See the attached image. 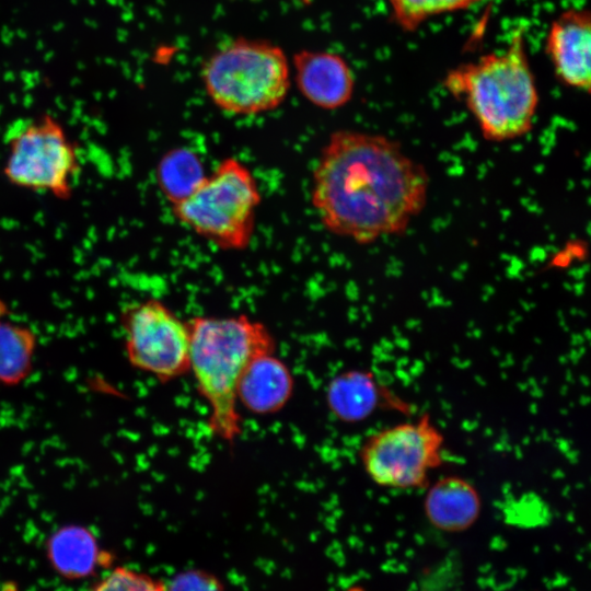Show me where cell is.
I'll return each instance as SVG.
<instances>
[{"label": "cell", "instance_id": "cell-3", "mask_svg": "<svg viewBox=\"0 0 591 591\" xmlns=\"http://www.w3.org/2000/svg\"><path fill=\"white\" fill-rule=\"evenodd\" d=\"M442 84L465 104L487 141L514 140L533 129L540 95L523 26L512 33L503 50L450 69Z\"/></svg>", "mask_w": 591, "mask_h": 591}, {"label": "cell", "instance_id": "cell-2", "mask_svg": "<svg viewBox=\"0 0 591 591\" xmlns=\"http://www.w3.org/2000/svg\"><path fill=\"white\" fill-rule=\"evenodd\" d=\"M190 333L189 371L208 406L207 428L233 445L242 432L237 385L250 361L276 351V340L260 321L245 314L194 316Z\"/></svg>", "mask_w": 591, "mask_h": 591}, {"label": "cell", "instance_id": "cell-16", "mask_svg": "<svg viewBox=\"0 0 591 591\" xmlns=\"http://www.w3.org/2000/svg\"><path fill=\"white\" fill-rule=\"evenodd\" d=\"M206 175L200 157L187 147L170 149L155 167L157 185L170 205L187 197Z\"/></svg>", "mask_w": 591, "mask_h": 591}, {"label": "cell", "instance_id": "cell-17", "mask_svg": "<svg viewBox=\"0 0 591 591\" xmlns=\"http://www.w3.org/2000/svg\"><path fill=\"white\" fill-rule=\"evenodd\" d=\"M483 0H389L391 19L403 32H415L430 18L465 10Z\"/></svg>", "mask_w": 591, "mask_h": 591}, {"label": "cell", "instance_id": "cell-15", "mask_svg": "<svg viewBox=\"0 0 591 591\" xmlns=\"http://www.w3.org/2000/svg\"><path fill=\"white\" fill-rule=\"evenodd\" d=\"M36 344L32 328L10 318L0 301V385H18L30 375Z\"/></svg>", "mask_w": 591, "mask_h": 591}, {"label": "cell", "instance_id": "cell-20", "mask_svg": "<svg viewBox=\"0 0 591 591\" xmlns=\"http://www.w3.org/2000/svg\"><path fill=\"white\" fill-rule=\"evenodd\" d=\"M301 1H303L304 3H309L311 0H301Z\"/></svg>", "mask_w": 591, "mask_h": 591}, {"label": "cell", "instance_id": "cell-5", "mask_svg": "<svg viewBox=\"0 0 591 591\" xmlns=\"http://www.w3.org/2000/svg\"><path fill=\"white\" fill-rule=\"evenodd\" d=\"M260 204L262 192L252 170L228 157L171 209L182 225L213 246L240 252L251 245Z\"/></svg>", "mask_w": 591, "mask_h": 591}, {"label": "cell", "instance_id": "cell-7", "mask_svg": "<svg viewBox=\"0 0 591 591\" xmlns=\"http://www.w3.org/2000/svg\"><path fill=\"white\" fill-rule=\"evenodd\" d=\"M444 436L428 413L369 434L359 450L366 475L392 490L425 489L443 465Z\"/></svg>", "mask_w": 591, "mask_h": 591}, {"label": "cell", "instance_id": "cell-11", "mask_svg": "<svg viewBox=\"0 0 591 591\" xmlns=\"http://www.w3.org/2000/svg\"><path fill=\"white\" fill-rule=\"evenodd\" d=\"M290 65L298 91L313 106L336 111L351 101L355 76L338 53L303 48L294 53Z\"/></svg>", "mask_w": 591, "mask_h": 591}, {"label": "cell", "instance_id": "cell-12", "mask_svg": "<svg viewBox=\"0 0 591 591\" xmlns=\"http://www.w3.org/2000/svg\"><path fill=\"white\" fill-rule=\"evenodd\" d=\"M294 379L287 363L276 351L254 357L237 385V404L247 412L267 416L281 410L291 399Z\"/></svg>", "mask_w": 591, "mask_h": 591}, {"label": "cell", "instance_id": "cell-8", "mask_svg": "<svg viewBox=\"0 0 591 591\" xmlns=\"http://www.w3.org/2000/svg\"><path fill=\"white\" fill-rule=\"evenodd\" d=\"M120 326L127 359L134 368L161 383L188 373V323L163 301L150 298L125 305Z\"/></svg>", "mask_w": 591, "mask_h": 591}, {"label": "cell", "instance_id": "cell-6", "mask_svg": "<svg viewBox=\"0 0 591 591\" xmlns=\"http://www.w3.org/2000/svg\"><path fill=\"white\" fill-rule=\"evenodd\" d=\"M3 175L20 188L67 200L81 171L79 150L51 115L13 121L7 129Z\"/></svg>", "mask_w": 591, "mask_h": 591}, {"label": "cell", "instance_id": "cell-18", "mask_svg": "<svg viewBox=\"0 0 591 591\" xmlns=\"http://www.w3.org/2000/svg\"><path fill=\"white\" fill-rule=\"evenodd\" d=\"M91 591H167L166 586L136 569L118 566L97 581Z\"/></svg>", "mask_w": 591, "mask_h": 591}, {"label": "cell", "instance_id": "cell-14", "mask_svg": "<svg viewBox=\"0 0 591 591\" xmlns=\"http://www.w3.org/2000/svg\"><path fill=\"white\" fill-rule=\"evenodd\" d=\"M104 553L94 534L82 525H65L48 538L47 557L53 568L71 580L91 576L102 564Z\"/></svg>", "mask_w": 591, "mask_h": 591}, {"label": "cell", "instance_id": "cell-9", "mask_svg": "<svg viewBox=\"0 0 591 591\" xmlns=\"http://www.w3.org/2000/svg\"><path fill=\"white\" fill-rule=\"evenodd\" d=\"M329 413L344 424H359L381 410L412 414V405L367 369L336 374L325 389Z\"/></svg>", "mask_w": 591, "mask_h": 591}, {"label": "cell", "instance_id": "cell-13", "mask_svg": "<svg viewBox=\"0 0 591 591\" xmlns=\"http://www.w3.org/2000/svg\"><path fill=\"white\" fill-rule=\"evenodd\" d=\"M425 490L424 512L437 530L445 533L464 532L479 519L482 496L467 478L459 475L441 476L430 482Z\"/></svg>", "mask_w": 591, "mask_h": 591}, {"label": "cell", "instance_id": "cell-19", "mask_svg": "<svg viewBox=\"0 0 591 591\" xmlns=\"http://www.w3.org/2000/svg\"><path fill=\"white\" fill-rule=\"evenodd\" d=\"M167 591H223L220 581L212 575L198 569L178 573L166 586Z\"/></svg>", "mask_w": 591, "mask_h": 591}, {"label": "cell", "instance_id": "cell-10", "mask_svg": "<svg viewBox=\"0 0 591 591\" xmlns=\"http://www.w3.org/2000/svg\"><path fill=\"white\" fill-rule=\"evenodd\" d=\"M591 15L588 9L563 11L551 23L545 42L556 78L565 85L590 92Z\"/></svg>", "mask_w": 591, "mask_h": 591}, {"label": "cell", "instance_id": "cell-4", "mask_svg": "<svg viewBox=\"0 0 591 591\" xmlns=\"http://www.w3.org/2000/svg\"><path fill=\"white\" fill-rule=\"evenodd\" d=\"M200 79L208 99L221 112L254 116L283 103L291 86V65L279 45L239 36L208 55Z\"/></svg>", "mask_w": 591, "mask_h": 591}, {"label": "cell", "instance_id": "cell-1", "mask_svg": "<svg viewBox=\"0 0 591 591\" xmlns=\"http://www.w3.org/2000/svg\"><path fill=\"white\" fill-rule=\"evenodd\" d=\"M426 167L385 135L337 129L312 172L311 205L324 229L360 245L404 233L426 207Z\"/></svg>", "mask_w": 591, "mask_h": 591}]
</instances>
